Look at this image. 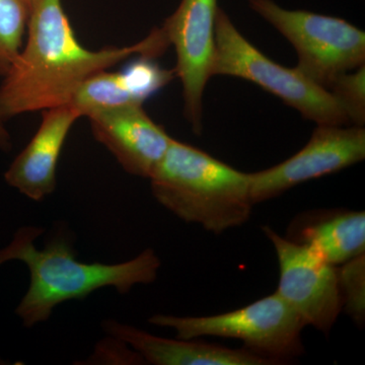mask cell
I'll return each instance as SVG.
<instances>
[{
    "label": "cell",
    "instance_id": "obj_13",
    "mask_svg": "<svg viewBox=\"0 0 365 365\" xmlns=\"http://www.w3.org/2000/svg\"><path fill=\"white\" fill-rule=\"evenodd\" d=\"M285 237L338 267L364 254L365 213L347 209L307 211L295 216Z\"/></svg>",
    "mask_w": 365,
    "mask_h": 365
},
{
    "label": "cell",
    "instance_id": "obj_15",
    "mask_svg": "<svg viewBox=\"0 0 365 365\" xmlns=\"http://www.w3.org/2000/svg\"><path fill=\"white\" fill-rule=\"evenodd\" d=\"M29 13L19 0H0V76L4 78L23 49Z\"/></svg>",
    "mask_w": 365,
    "mask_h": 365
},
{
    "label": "cell",
    "instance_id": "obj_14",
    "mask_svg": "<svg viewBox=\"0 0 365 365\" xmlns=\"http://www.w3.org/2000/svg\"><path fill=\"white\" fill-rule=\"evenodd\" d=\"M136 104L143 105L131 95L120 72L107 71L96 72L86 78L68 103L81 118Z\"/></svg>",
    "mask_w": 365,
    "mask_h": 365
},
{
    "label": "cell",
    "instance_id": "obj_2",
    "mask_svg": "<svg viewBox=\"0 0 365 365\" xmlns=\"http://www.w3.org/2000/svg\"><path fill=\"white\" fill-rule=\"evenodd\" d=\"M43 232L39 227H21L13 241L0 249V266L16 260L30 270V287L16 309L26 328L48 321L59 304L85 299L96 290L113 287L125 294L135 285L157 280L162 262L153 249L123 263H83L66 237H54L38 249L35 241Z\"/></svg>",
    "mask_w": 365,
    "mask_h": 365
},
{
    "label": "cell",
    "instance_id": "obj_6",
    "mask_svg": "<svg viewBox=\"0 0 365 365\" xmlns=\"http://www.w3.org/2000/svg\"><path fill=\"white\" fill-rule=\"evenodd\" d=\"M252 11L284 36L297 51L306 78L329 90L345 72L365 64V34L343 19L292 11L274 0H248Z\"/></svg>",
    "mask_w": 365,
    "mask_h": 365
},
{
    "label": "cell",
    "instance_id": "obj_5",
    "mask_svg": "<svg viewBox=\"0 0 365 365\" xmlns=\"http://www.w3.org/2000/svg\"><path fill=\"white\" fill-rule=\"evenodd\" d=\"M151 325L173 329L180 339L220 337L242 341L254 354L281 364L304 353V325L277 292L253 304L215 316L178 317L155 314Z\"/></svg>",
    "mask_w": 365,
    "mask_h": 365
},
{
    "label": "cell",
    "instance_id": "obj_3",
    "mask_svg": "<svg viewBox=\"0 0 365 365\" xmlns=\"http://www.w3.org/2000/svg\"><path fill=\"white\" fill-rule=\"evenodd\" d=\"M150 180L160 205L212 234L241 227L251 217L249 174L176 139Z\"/></svg>",
    "mask_w": 365,
    "mask_h": 365
},
{
    "label": "cell",
    "instance_id": "obj_20",
    "mask_svg": "<svg viewBox=\"0 0 365 365\" xmlns=\"http://www.w3.org/2000/svg\"><path fill=\"white\" fill-rule=\"evenodd\" d=\"M24 6L28 9L29 13L31 14V11H32L34 4H35L36 0H19Z\"/></svg>",
    "mask_w": 365,
    "mask_h": 365
},
{
    "label": "cell",
    "instance_id": "obj_19",
    "mask_svg": "<svg viewBox=\"0 0 365 365\" xmlns=\"http://www.w3.org/2000/svg\"><path fill=\"white\" fill-rule=\"evenodd\" d=\"M6 121L0 115V150L9 151L13 148V141L9 131L7 130Z\"/></svg>",
    "mask_w": 365,
    "mask_h": 365
},
{
    "label": "cell",
    "instance_id": "obj_11",
    "mask_svg": "<svg viewBox=\"0 0 365 365\" xmlns=\"http://www.w3.org/2000/svg\"><path fill=\"white\" fill-rule=\"evenodd\" d=\"M44 111L39 129L4 174L9 186L34 201L44 200L56 189L62 148L72 126L81 118L69 105Z\"/></svg>",
    "mask_w": 365,
    "mask_h": 365
},
{
    "label": "cell",
    "instance_id": "obj_18",
    "mask_svg": "<svg viewBox=\"0 0 365 365\" xmlns=\"http://www.w3.org/2000/svg\"><path fill=\"white\" fill-rule=\"evenodd\" d=\"M120 74L131 95L143 104L176 76L175 71H165L144 56L132 61Z\"/></svg>",
    "mask_w": 365,
    "mask_h": 365
},
{
    "label": "cell",
    "instance_id": "obj_8",
    "mask_svg": "<svg viewBox=\"0 0 365 365\" xmlns=\"http://www.w3.org/2000/svg\"><path fill=\"white\" fill-rule=\"evenodd\" d=\"M364 158V127L318 125L309 143L292 158L267 170L250 173L252 202L270 200L297 185L335 174Z\"/></svg>",
    "mask_w": 365,
    "mask_h": 365
},
{
    "label": "cell",
    "instance_id": "obj_4",
    "mask_svg": "<svg viewBox=\"0 0 365 365\" xmlns=\"http://www.w3.org/2000/svg\"><path fill=\"white\" fill-rule=\"evenodd\" d=\"M215 76L252 81L316 124H350L330 91L309 81L297 67L287 68L265 56L239 32L220 7L215 20Z\"/></svg>",
    "mask_w": 365,
    "mask_h": 365
},
{
    "label": "cell",
    "instance_id": "obj_17",
    "mask_svg": "<svg viewBox=\"0 0 365 365\" xmlns=\"http://www.w3.org/2000/svg\"><path fill=\"white\" fill-rule=\"evenodd\" d=\"M353 126L365 124V64L338 76L329 88Z\"/></svg>",
    "mask_w": 365,
    "mask_h": 365
},
{
    "label": "cell",
    "instance_id": "obj_9",
    "mask_svg": "<svg viewBox=\"0 0 365 365\" xmlns=\"http://www.w3.org/2000/svg\"><path fill=\"white\" fill-rule=\"evenodd\" d=\"M217 0H181L162 26L176 50V76L181 79L184 114L192 130L202 133L203 93L212 76Z\"/></svg>",
    "mask_w": 365,
    "mask_h": 365
},
{
    "label": "cell",
    "instance_id": "obj_12",
    "mask_svg": "<svg viewBox=\"0 0 365 365\" xmlns=\"http://www.w3.org/2000/svg\"><path fill=\"white\" fill-rule=\"evenodd\" d=\"M103 330L130 346L144 361L155 365H271L246 348L232 349L196 339H168L136 327L106 319Z\"/></svg>",
    "mask_w": 365,
    "mask_h": 365
},
{
    "label": "cell",
    "instance_id": "obj_10",
    "mask_svg": "<svg viewBox=\"0 0 365 365\" xmlns=\"http://www.w3.org/2000/svg\"><path fill=\"white\" fill-rule=\"evenodd\" d=\"M93 135L133 176L150 179L165 157L172 137L143 105H129L86 117Z\"/></svg>",
    "mask_w": 365,
    "mask_h": 365
},
{
    "label": "cell",
    "instance_id": "obj_16",
    "mask_svg": "<svg viewBox=\"0 0 365 365\" xmlns=\"http://www.w3.org/2000/svg\"><path fill=\"white\" fill-rule=\"evenodd\" d=\"M342 311L359 327L365 321V255L338 266Z\"/></svg>",
    "mask_w": 365,
    "mask_h": 365
},
{
    "label": "cell",
    "instance_id": "obj_7",
    "mask_svg": "<svg viewBox=\"0 0 365 365\" xmlns=\"http://www.w3.org/2000/svg\"><path fill=\"white\" fill-rule=\"evenodd\" d=\"M262 230L277 255L279 282L276 292L304 325L329 335L342 312L337 267L268 225Z\"/></svg>",
    "mask_w": 365,
    "mask_h": 365
},
{
    "label": "cell",
    "instance_id": "obj_1",
    "mask_svg": "<svg viewBox=\"0 0 365 365\" xmlns=\"http://www.w3.org/2000/svg\"><path fill=\"white\" fill-rule=\"evenodd\" d=\"M28 39L0 86L4 120L68 105L91 74L133 56L155 58L170 46L162 28L136 44L93 51L76 39L61 0H36L26 26Z\"/></svg>",
    "mask_w": 365,
    "mask_h": 365
}]
</instances>
